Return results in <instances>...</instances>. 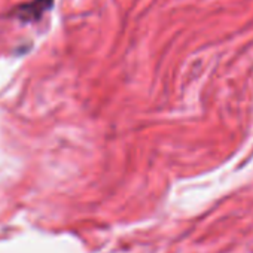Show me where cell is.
Instances as JSON below:
<instances>
[{
  "label": "cell",
  "mask_w": 253,
  "mask_h": 253,
  "mask_svg": "<svg viewBox=\"0 0 253 253\" xmlns=\"http://www.w3.org/2000/svg\"><path fill=\"white\" fill-rule=\"evenodd\" d=\"M52 5V0H35L33 3L23 6L18 11V17L29 21V20H38L49 6Z\"/></svg>",
  "instance_id": "1"
}]
</instances>
